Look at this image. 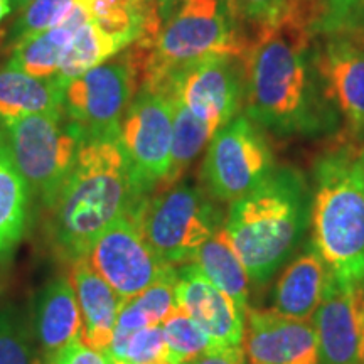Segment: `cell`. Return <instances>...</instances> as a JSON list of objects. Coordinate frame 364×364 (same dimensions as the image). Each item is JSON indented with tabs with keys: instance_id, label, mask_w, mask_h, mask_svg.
I'll list each match as a JSON object with an SVG mask.
<instances>
[{
	"instance_id": "obj_2",
	"label": "cell",
	"mask_w": 364,
	"mask_h": 364,
	"mask_svg": "<svg viewBox=\"0 0 364 364\" xmlns=\"http://www.w3.org/2000/svg\"><path fill=\"white\" fill-rule=\"evenodd\" d=\"M145 199L118 139L83 140L75 169L51 211L54 247L68 260L85 257L95 240Z\"/></svg>"
},
{
	"instance_id": "obj_3",
	"label": "cell",
	"mask_w": 364,
	"mask_h": 364,
	"mask_svg": "<svg viewBox=\"0 0 364 364\" xmlns=\"http://www.w3.org/2000/svg\"><path fill=\"white\" fill-rule=\"evenodd\" d=\"M311 199L299 171L277 167L257 189L231 203L225 230L250 282L263 285L292 257L311 223Z\"/></svg>"
},
{
	"instance_id": "obj_9",
	"label": "cell",
	"mask_w": 364,
	"mask_h": 364,
	"mask_svg": "<svg viewBox=\"0 0 364 364\" xmlns=\"http://www.w3.org/2000/svg\"><path fill=\"white\" fill-rule=\"evenodd\" d=\"M273 169L272 147L260 125L236 115L209 142L203 179L213 199L231 204L257 189Z\"/></svg>"
},
{
	"instance_id": "obj_6",
	"label": "cell",
	"mask_w": 364,
	"mask_h": 364,
	"mask_svg": "<svg viewBox=\"0 0 364 364\" xmlns=\"http://www.w3.org/2000/svg\"><path fill=\"white\" fill-rule=\"evenodd\" d=\"M0 139L33 196L51 209L75 169L83 135L66 113H41L0 125Z\"/></svg>"
},
{
	"instance_id": "obj_24",
	"label": "cell",
	"mask_w": 364,
	"mask_h": 364,
	"mask_svg": "<svg viewBox=\"0 0 364 364\" xmlns=\"http://www.w3.org/2000/svg\"><path fill=\"white\" fill-rule=\"evenodd\" d=\"M284 16L312 36L364 33V0H289Z\"/></svg>"
},
{
	"instance_id": "obj_15",
	"label": "cell",
	"mask_w": 364,
	"mask_h": 364,
	"mask_svg": "<svg viewBox=\"0 0 364 364\" xmlns=\"http://www.w3.org/2000/svg\"><path fill=\"white\" fill-rule=\"evenodd\" d=\"M243 351L250 364H318L312 322L248 309Z\"/></svg>"
},
{
	"instance_id": "obj_33",
	"label": "cell",
	"mask_w": 364,
	"mask_h": 364,
	"mask_svg": "<svg viewBox=\"0 0 364 364\" xmlns=\"http://www.w3.org/2000/svg\"><path fill=\"white\" fill-rule=\"evenodd\" d=\"M56 358L61 364H108L105 353L90 348L83 339L73 341Z\"/></svg>"
},
{
	"instance_id": "obj_25",
	"label": "cell",
	"mask_w": 364,
	"mask_h": 364,
	"mask_svg": "<svg viewBox=\"0 0 364 364\" xmlns=\"http://www.w3.org/2000/svg\"><path fill=\"white\" fill-rule=\"evenodd\" d=\"M118 53H122V48L115 39L103 33L95 22H86L76 31L71 43L68 44L54 80L66 90L71 81L78 80L85 73L115 58Z\"/></svg>"
},
{
	"instance_id": "obj_29",
	"label": "cell",
	"mask_w": 364,
	"mask_h": 364,
	"mask_svg": "<svg viewBox=\"0 0 364 364\" xmlns=\"http://www.w3.org/2000/svg\"><path fill=\"white\" fill-rule=\"evenodd\" d=\"M76 2L78 0H34L22 9V14L17 17L12 27L11 41L17 43L27 36L44 33L59 26L66 21Z\"/></svg>"
},
{
	"instance_id": "obj_7",
	"label": "cell",
	"mask_w": 364,
	"mask_h": 364,
	"mask_svg": "<svg viewBox=\"0 0 364 364\" xmlns=\"http://www.w3.org/2000/svg\"><path fill=\"white\" fill-rule=\"evenodd\" d=\"M140 230L164 263H193L203 243L221 228L220 211L201 191L176 182L145 198L135 208Z\"/></svg>"
},
{
	"instance_id": "obj_40",
	"label": "cell",
	"mask_w": 364,
	"mask_h": 364,
	"mask_svg": "<svg viewBox=\"0 0 364 364\" xmlns=\"http://www.w3.org/2000/svg\"><path fill=\"white\" fill-rule=\"evenodd\" d=\"M361 159H363V164H364V149L361 150Z\"/></svg>"
},
{
	"instance_id": "obj_27",
	"label": "cell",
	"mask_w": 364,
	"mask_h": 364,
	"mask_svg": "<svg viewBox=\"0 0 364 364\" xmlns=\"http://www.w3.org/2000/svg\"><path fill=\"white\" fill-rule=\"evenodd\" d=\"M162 329L167 344V361L171 364L189 363L203 354L223 349L179 306L162 322Z\"/></svg>"
},
{
	"instance_id": "obj_38",
	"label": "cell",
	"mask_w": 364,
	"mask_h": 364,
	"mask_svg": "<svg viewBox=\"0 0 364 364\" xmlns=\"http://www.w3.org/2000/svg\"><path fill=\"white\" fill-rule=\"evenodd\" d=\"M46 364H61L58 361V358H53V359H49V361H46Z\"/></svg>"
},
{
	"instance_id": "obj_20",
	"label": "cell",
	"mask_w": 364,
	"mask_h": 364,
	"mask_svg": "<svg viewBox=\"0 0 364 364\" xmlns=\"http://www.w3.org/2000/svg\"><path fill=\"white\" fill-rule=\"evenodd\" d=\"M90 21L91 16L86 2L78 0L65 22L53 29L44 31V33L27 36V38L14 43L12 56L9 63L36 78H56L68 44L71 43L76 31Z\"/></svg>"
},
{
	"instance_id": "obj_22",
	"label": "cell",
	"mask_w": 364,
	"mask_h": 364,
	"mask_svg": "<svg viewBox=\"0 0 364 364\" xmlns=\"http://www.w3.org/2000/svg\"><path fill=\"white\" fill-rule=\"evenodd\" d=\"M33 196L0 139V262L11 260L29 225Z\"/></svg>"
},
{
	"instance_id": "obj_30",
	"label": "cell",
	"mask_w": 364,
	"mask_h": 364,
	"mask_svg": "<svg viewBox=\"0 0 364 364\" xmlns=\"http://www.w3.org/2000/svg\"><path fill=\"white\" fill-rule=\"evenodd\" d=\"M176 282L177 267L167 272L157 282H154L144 292L129 299V302L136 311L144 314L145 318L150 322V326L162 324L169 317V314L177 307Z\"/></svg>"
},
{
	"instance_id": "obj_14",
	"label": "cell",
	"mask_w": 364,
	"mask_h": 364,
	"mask_svg": "<svg viewBox=\"0 0 364 364\" xmlns=\"http://www.w3.org/2000/svg\"><path fill=\"white\" fill-rule=\"evenodd\" d=\"M324 38L317 68L327 95L353 135L364 136V33Z\"/></svg>"
},
{
	"instance_id": "obj_18",
	"label": "cell",
	"mask_w": 364,
	"mask_h": 364,
	"mask_svg": "<svg viewBox=\"0 0 364 364\" xmlns=\"http://www.w3.org/2000/svg\"><path fill=\"white\" fill-rule=\"evenodd\" d=\"M71 284L83 318V336L90 348L107 353L117 327V317L125 300L98 275L85 257L73 260Z\"/></svg>"
},
{
	"instance_id": "obj_19",
	"label": "cell",
	"mask_w": 364,
	"mask_h": 364,
	"mask_svg": "<svg viewBox=\"0 0 364 364\" xmlns=\"http://www.w3.org/2000/svg\"><path fill=\"white\" fill-rule=\"evenodd\" d=\"M331 273L311 243L285 268L275 285V311L297 321H311L324 299Z\"/></svg>"
},
{
	"instance_id": "obj_17",
	"label": "cell",
	"mask_w": 364,
	"mask_h": 364,
	"mask_svg": "<svg viewBox=\"0 0 364 364\" xmlns=\"http://www.w3.org/2000/svg\"><path fill=\"white\" fill-rule=\"evenodd\" d=\"M34 332L46 361L56 358L83 336L78 299L68 277H54L39 290L34 311Z\"/></svg>"
},
{
	"instance_id": "obj_12",
	"label": "cell",
	"mask_w": 364,
	"mask_h": 364,
	"mask_svg": "<svg viewBox=\"0 0 364 364\" xmlns=\"http://www.w3.org/2000/svg\"><path fill=\"white\" fill-rule=\"evenodd\" d=\"M90 267L124 300H129L167 272V263L154 253L140 230L135 209L113 221L85 255Z\"/></svg>"
},
{
	"instance_id": "obj_8",
	"label": "cell",
	"mask_w": 364,
	"mask_h": 364,
	"mask_svg": "<svg viewBox=\"0 0 364 364\" xmlns=\"http://www.w3.org/2000/svg\"><path fill=\"white\" fill-rule=\"evenodd\" d=\"M140 86L134 51L103 63L65 90V113L78 127L83 140L118 139L124 115Z\"/></svg>"
},
{
	"instance_id": "obj_28",
	"label": "cell",
	"mask_w": 364,
	"mask_h": 364,
	"mask_svg": "<svg viewBox=\"0 0 364 364\" xmlns=\"http://www.w3.org/2000/svg\"><path fill=\"white\" fill-rule=\"evenodd\" d=\"M0 364H33L31 332L11 304H0Z\"/></svg>"
},
{
	"instance_id": "obj_21",
	"label": "cell",
	"mask_w": 364,
	"mask_h": 364,
	"mask_svg": "<svg viewBox=\"0 0 364 364\" xmlns=\"http://www.w3.org/2000/svg\"><path fill=\"white\" fill-rule=\"evenodd\" d=\"M65 112V88L56 80L36 78L11 63L0 68V125L22 117Z\"/></svg>"
},
{
	"instance_id": "obj_31",
	"label": "cell",
	"mask_w": 364,
	"mask_h": 364,
	"mask_svg": "<svg viewBox=\"0 0 364 364\" xmlns=\"http://www.w3.org/2000/svg\"><path fill=\"white\" fill-rule=\"evenodd\" d=\"M167 359V344L162 324L132 332L122 364H156Z\"/></svg>"
},
{
	"instance_id": "obj_34",
	"label": "cell",
	"mask_w": 364,
	"mask_h": 364,
	"mask_svg": "<svg viewBox=\"0 0 364 364\" xmlns=\"http://www.w3.org/2000/svg\"><path fill=\"white\" fill-rule=\"evenodd\" d=\"M245 359L243 348H228V349H218V351H211L203 354V356L193 359V361L184 364H241Z\"/></svg>"
},
{
	"instance_id": "obj_37",
	"label": "cell",
	"mask_w": 364,
	"mask_h": 364,
	"mask_svg": "<svg viewBox=\"0 0 364 364\" xmlns=\"http://www.w3.org/2000/svg\"><path fill=\"white\" fill-rule=\"evenodd\" d=\"M31 2H34V0H11V4H12V7L14 9H24L26 6H29Z\"/></svg>"
},
{
	"instance_id": "obj_32",
	"label": "cell",
	"mask_w": 364,
	"mask_h": 364,
	"mask_svg": "<svg viewBox=\"0 0 364 364\" xmlns=\"http://www.w3.org/2000/svg\"><path fill=\"white\" fill-rule=\"evenodd\" d=\"M236 17L250 22L258 31L277 24L284 16L289 0H231Z\"/></svg>"
},
{
	"instance_id": "obj_36",
	"label": "cell",
	"mask_w": 364,
	"mask_h": 364,
	"mask_svg": "<svg viewBox=\"0 0 364 364\" xmlns=\"http://www.w3.org/2000/svg\"><path fill=\"white\" fill-rule=\"evenodd\" d=\"M12 12V4L11 0H0V22H2L9 14Z\"/></svg>"
},
{
	"instance_id": "obj_13",
	"label": "cell",
	"mask_w": 364,
	"mask_h": 364,
	"mask_svg": "<svg viewBox=\"0 0 364 364\" xmlns=\"http://www.w3.org/2000/svg\"><path fill=\"white\" fill-rule=\"evenodd\" d=\"M318 364H364V284L329 279L312 317Z\"/></svg>"
},
{
	"instance_id": "obj_1",
	"label": "cell",
	"mask_w": 364,
	"mask_h": 364,
	"mask_svg": "<svg viewBox=\"0 0 364 364\" xmlns=\"http://www.w3.org/2000/svg\"><path fill=\"white\" fill-rule=\"evenodd\" d=\"M312 38L306 27L284 16L258 31L243 53L247 117L277 135H317L338 124Z\"/></svg>"
},
{
	"instance_id": "obj_41",
	"label": "cell",
	"mask_w": 364,
	"mask_h": 364,
	"mask_svg": "<svg viewBox=\"0 0 364 364\" xmlns=\"http://www.w3.org/2000/svg\"><path fill=\"white\" fill-rule=\"evenodd\" d=\"M108 364H118V363H113V361H110V359H108Z\"/></svg>"
},
{
	"instance_id": "obj_5",
	"label": "cell",
	"mask_w": 364,
	"mask_h": 364,
	"mask_svg": "<svg viewBox=\"0 0 364 364\" xmlns=\"http://www.w3.org/2000/svg\"><path fill=\"white\" fill-rule=\"evenodd\" d=\"M139 59L140 85L220 54H243L231 0H182L149 44L130 46Z\"/></svg>"
},
{
	"instance_id": "obj_35",
	"label": "cell",
	"mask_w": 364,
	"mask_h": 364,
	"mask_svg": "<svg viewBox=\"0 0 364 364\" xmlns=\"http://www.w3.org/2000/svg\"><path fill=\"white\" fill-rule=\"evenodd\" d=\"M181 2L182 0H157V7H159V14H161L162 24L169 19L171 14L181 6Z\"/></svg>"
},
{
	"instance_id": "obj_11",
	"label": "cell",
	"mask_w": 364,
	"mask_h": 364,
	"mask_svg": "<svg viewBox=\"0 0 364 364\" xmlns=\"http://www.w3.org/2000/svg\"><path fill=\"white\" fill-rule=\"evenodd\" d=\"M162 88L176 102L220 130L238 115L245 93L243 54H220L172 73L159 83H142Z\"/></svg>"
},
{
	"instance_id": "obj_4",
	"label": "cell",
	"mask_w": 364,
	"mask_h": 364,
	"mask_svg": "<svg viewBox=\"0 0 364 364\" xmlns=\"http://www.w3.org/2000/svg\"><path fill=\"white\" fill-rule=\"evenodd\" d=\"M312 245L339 284H364V164L343 147L318 157L311 199Z\"/></svg>"
},
{
	"instance_id": "obj_16",
	"label": "cell",
	"mask_w": 364,
	"mask_h": 364,
	"mask_svg": "<svg viewBox=\"0 0 364 364\" xmlns=\"http://www.w3.org/2000/svg\"><path fill=\"white\" fill-rule=\"evenodd\" d=\"M176 300L216 346L243 348L247 317L194 262L177 267Z\"/></svg>"
},
{
	"instance_id": "obj_23",
	"label": "cell",
	"mask_w": 364,
	"mask_h": 364,
	"mask_svg": "<svg viewBox=\"0 0 364 364\" xmlns=\"http://www.w3.org/2000/svg\"><path fill=\"white\" fill-rule=\"evenodd\" d=\"M194 263L218 289L233 300L238 311L247 317L250 277L225 226L216 230L211 238L201 245L194 257Z\"/></svg>"
},
{
	"instance_id": "obj_26",
	"label": "cell",
	"mask_w": 364,
	"mask_h": 364,
	"mask_svg": "<svg viewBox=\"0 0 364 364\" xmlns=\"http://www.w3.org/2000/svg\"><path fill=\"white\" fill-rule=\"evenodd\" d=\"M174 103V125H172V149L169 174L159 189L169 188L188 171L196 157L208 147L218 129L194 117L184 105L172 100ZM157 189V191H159Z\"/></svg>"
},
{
	"instance_id": "obj_39",
	"label": "cell",
	"mask_w": 364,
	"mask_h": 364,
	"mask_svg": "<svg viewBox=\"0 0 364 364\" xmlns=\"http://www.w3.org/2000/svg\"><path fill=\"white\" fill-rule=\"evenodd\" d=\"M156 364H171V363L166 359V361H159V363H156Z\"/></svg>"
},
{
	"instance_id": "obj_10",
	"label": "cell",
	"mask_w": 364,
	"mask_h": 364,
	"mask_svg": "<svg viewBox=\"0 0 364 364\" xmlns=\"http://www.w3.org/2000/svg\"><path fill=\"white\" fill-rule=\"evenodd\" d=\"M174 103L162 88L140 85L120 125V144L139 193L149 198L171 167Z\"/></svg>"
}]
</instances>
